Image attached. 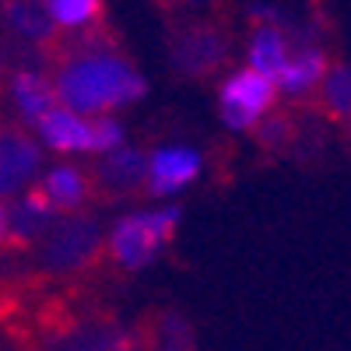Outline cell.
I'll return each instance as SVG.
<instances>
[{"instance_id":"5b68a950","label":"cell","mask_w":351,"mask_h":351,"mask_svg":"<svg viewBox=\"0 0 351 351\" xmlns=\"http://www.w3.org/2000/svg\"><path fill=\"white\" fill-rule=\"evenodd\" d=\"M106 250V236L95 218L88 215H64L39 239V256L49 274H77L88 271Z\"/></svg>"},{"instance_id":"277c9868","label":"cell","mask_w":351,"mask_h":351,"mask_svg":"<svg viewBox=\"0 0 351 351\" xmlns=\"http://www.w3.org/2000/svg\"><path fill=\"white\" fill-rule=\"evenodd\" d=\"M39 148L56 155H109L127 144V130L116 116H81L56 102L32 127Z\"/></svg>"},{"instance_id":"ffe728a7","label":"cell","mask_w":351,"mask_h":351,"mask_svg":"<svg viewBox=\"0 0 351 351\" xmlns=\"http://www.w3.org/2000/svg\"><path fill=\"white\" fill-rule=\"evenodd\" d=\"M253 134L260 141V148H267V152H285V148H291V141L299 137L295 120H291L288 112H278V109L267 116V120H260V127Z\"/></svg>"},{"instance_id":"9c48e42d","label":"cell","mask_w":351,"mask_h":351,"mask_svg":"<svg viewBox=\"0 0 351 351\" xmlns=\"http://www.w3.org/2000/svg\"><path fill=\"white\" fill-rule=\"evenodd\" d=\"M43 172V148L18 127H0V200L36 186Z\"/></svg>"},{"instance_id":"ac0fdd59","label":"cell","mask_w":351,"mask_h":351,"mask_svg":"<svg viewBox=\"0 0 351 351\" xmlns=\"http://www.w3.org/2000/svg\"><path fill=\"white\" fill-rule=\"evenodd\" d=\"M60 32H81L106 21V0H43Z\"/></svg>"},{"instance_id":"8fae6325","label":"cell","mask_w":351,"mask_h":351,"mask_svg":"<svg viewBox=\"0 0 351 351\" xmlns=\"http://www.w3.org/2000/svg\"><path fill=\"white\" fill-rule=\"evenodd\" d=\"M330 71V56L324 46H295L288 56V64L281 67V74L274 77V88H278V95L291 99V102H299V99H313L316 95V88L324 84Z\"/></svg>"},{"instance_id":"44dd1931","label":"cell","mask_w":351,"mask_h":351,"mask_svg":"<svg viewBox=\"0 0 351 351\" xmlns=\"http://www.w3.org/2000/svg\"><path fill=\"white\" fill-rule=\"evenodd\" d=\"M155 4H158L165 14L180 18V14L190 11V8H211V4H218V0H155Z\"/></svg>"},{"instance_id":"4fadbf2b","label":"cell","mask_w":351,"mask_h":351,"mask_svg":"<svg viewBox=\"0 0 351 351\" xmlns=\"http://www.w3.org/2000/svg\"><path fill=\"white\" fill-rule=\"evenodd\" d=\"M0 18L8 21V28L21 43L39 49L43 56L53 49L56 36H60V28L53 25L43 0H0Z\"/></svg>"},{"instance_id":"e0dca14e","label":"cell","mask_w":351,"mask_h":351,"mask_svg":"<svg viewBox=\"0 0 351 351\" xmlns=\"http://www.w3.org/2000/svg\"><path fill=\"white\" fill-rule=\"evenodd\" d=\"M130 337L116 324H81L56 337L53 351H127Z\"/></svg>"},{"instance_id":"6da1fadb","label":"cell","mask_w":351,"mask_h":351,"mask_svg":"<svg viewBox=\"0 0 351 351\" xmlns=\"http://www.w3.org/2000/svg\"><path fill=\"white\" fill-rule=\"evenodd\" d=\"M46 60L53 67L49 81L56 102L81 116H112L148 92V81L120 49L109 21L81 32H60Z\"/></svg>"},{"instance_id":"d6986e66","label":"cell","mask_w":351,"mask_h":351,"mask_svg":"<svg viewBox=\"0 0 351 351\" xmlns=\"http://www.w3.org/2000/svg\"><path fill=\"white\" fill-rule=\"evenodd\" d=\"M148 351H197L190 324L176 313H162L148 330Z\"/></svg>"},{"instance_id":"9a60e30c","label":"cell","mask_w":351,"mask_h":351,"mask_svg":"<svg viewBox=\"0 0 351 351\" xmlns=\"http://www.w3.org/2000/svg\"><path fill=\"white\" fill-rule=\"evenodd\" d=\"M60 218L49 200L39 193V186H28L25 193H18V200L11 204V228H8V243L28 246V243H39L46 232L53 228V221Z\"/></svg>"},{"instance_id":"8992f818","label":"cell","mask_w":351,"mask_h":351,"mask_svg":"<svg viewBox=\"0 0 351 351\" xmlns=\"http://www.w3.org/2000/svg\"><path fill=\"white\" fill-rule=\"evenodd\" d=\"M278 109V88L271 77H263L250 67H239L221 77L218 84V116L225 130L232 134H246L256 130L260 120Z\"/></svg>"},{"instance_id":"7c38bea8","label":"cell","mask_w":351,"mask_h":351,"mask_svg":"<svg viewBox=\"0 0 351 351\" xmlns=\"http://www.w3.org/2000/svg\"><path fill=\"white\" fill-rule=\"evenodd\" d=\"M36 186L56 215H77L92 197V176L74 162H56L39 176Z\"/></svg>"},{"instance_id":"ba28073f","label":"cell","mask_w":351,"mask_h":351,"mask_svg":"<svg viewBox=\"0 0 351 351\" xmlns=\"http://www.w3.org/2000/svg\"><path fill=\"white\" fill-rule=\"evenodd\" d=\"M250 39H246V67L263 74V77H278L281 67L288 64V56H291V36H288V28L281 25V14L274 8H253L250 11Z\"/></svg>"},{"instance_id":"3957f363","label":"cell","mask_w":351,"mask_h":351,"mask_svg":"<svg viewBox=\"0 0 351 351\" xmlns=\"http://www.w3.org/2000/svg\"><path fill=\"white\" fill-rule=\"evenodd\" d=\"M232 60V32L221 18H172L169 64L186 81H208Z\"/></svg>"},{"instance_id":"5bb4252c","label":"cell","mask_w":351,"mask_h":351,"mask_svg":"<svg viewBox=\"0 0 351 351\" xmlns=\"http://www.w3.org/2000/svg\"><path fill=\"white\" fill-rule=\"evenodd\" d=\"M8 99L18 112V120L25 127H36L43 116L56 106V92H53V81L49 74L36 71V67H18L8 81Z\"/></svg>"},{"instance_id":"7402d4cb","label":"cell","mask_w":351,"mask_h":351,"mask_svg":"<svg viewBox=\"0 0 351 351\" xmlns=\"http://www.w3.org/2000/svg\"><path fill=\"white\" fill-rule=\"evenodd\" d=\"M8 228H11V204L0 200V246L8 243Z\"/></svg>"},{"instance_id":"7a4b0ae2","label":"cell","mask_w":351,"mask_h":351,"mask_svg":"<svg viewBox=\"0 0 351 351\" xmlns=\"http://www.w3.org/2000/svg\"><path fill=\"white\" fill-rule=\"evenodd\" d=\"M183 221L180 204H165L152 211H130L116 218L106 232V253L120 271H144L176 239Z\"/></svg>"},{"instance_id":"2e32d148","label":"cell","mask_w":351,"mask_h":351,"mask_svg":"<svg viewBox=\"0 0 351 351\" xmlns=\"http://www.w3.org/2000/svg\"><path fill=\"white\" fill-rule=\"evenodd\" d=\"M313 99L330 123L351 130V64H330L324 84L316 88Z\"/></svg>"},{"instance_id":"52a82bcc","label":"cell","mask_w":351,"mask_h":351,"mask_svg":"<svg viewBox=\"0 0 351 351\" xmlns=\"http://www.w3.org/2000/svg\"><path fill=\"white\" fill-rule=\"evenodd\" d=\"M204 172V155L190 144H158L148 152V165H144V190L152 197H176L183 193L190 183L200 180Z\"/></svg>"},{"instance_id":"30bf717a","label":"cell","mask_w":351,"mask_h":351,"mask_svg":"<svg viewBox=\"0 0 351 351\" xmlns=\"http://www.w3.org/2000/svg\"><path fill=\"white\" fill-rule=\"evenodd\" d=\"M144 165H148V155H144L141 148L120 144L116 152L99 155V162L92 169V190H99L106 197L141 193V186H144Z\"/></svg>"}]
</instances>
